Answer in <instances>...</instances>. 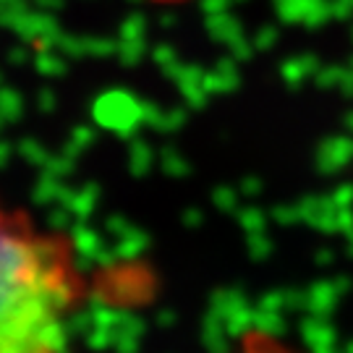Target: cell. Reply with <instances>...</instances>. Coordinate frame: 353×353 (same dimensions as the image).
Instances as JSON below:
<instances>
[{"instance_id": "1", "label": "cell", "mask_w": 353, "mask_h": 353, "mask_svg": "<svg viewBox=\"0 0 353 353\" xmlns=\"http://www.w3.org/2000/svg\"><path fill=\"white\" fill-rule=\"evenodd\" d=\"M81 299L74 241L0 199V353H65Z\"/></svg>"}, {"instance_id": "2", "label": "cell", "mask_w": 353, "mask_h": 353, "mask_svg": "<svg viewBox=\"0 0 353 353\" xmlns=\"http://www.w3.org/2000/svg\"><path fill=\"white\" fill-rule=\"evenodd\" d=\"M228 353H309L296 343L280 338L270 330H249Z\"/></svg>"}, {"instance_id": "3", "label": "cell", "mask_w": 353, "mask_h": 353, "mask_svg": "<svg viewBox=\"0 0 353 353\" xmlns=\"http://www.w3.org/2000/svg\"><path fill=\"white\" fill-rule=\"evenodd\" d=\"M157 3H176V0H157Z\"/></svg>"}]
</instances>
